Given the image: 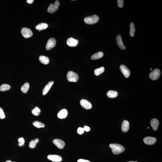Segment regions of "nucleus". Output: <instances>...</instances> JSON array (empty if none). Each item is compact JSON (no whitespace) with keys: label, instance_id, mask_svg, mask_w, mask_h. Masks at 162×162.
I'll return each instance as SVG.
<instances>
[{"label":"nucleus","instance_id":"nucleus-22","mask_svg":"<svg viewBox=\"0 0 162 162\" xmlns=\"http://www.w3.org/2000/svg\"><path fill=\"white\" fill-rule=\"evenodd\" d=\"M48 27V25L46 23H41L37 25L35 27V29L37 30H43L46 29Z\"/></svg>","mask_w":162,"mask_h":162},{"label":"nucleus","instance_id":"nucleus-19","mask_svg":"<svg viewBox=\"0 0 162 162\" xmlns=\"http://www.w3.org/2000/svg\"><path fill=\"white\" fill-rule=\"evenodd\" d=\"M39 59L40 62L44 64L47 65L49 62V59L47 56H40L39 57Z\"/></svg>","mask_w":162,"mask_h":162},{"label":"nucleus","instance_id":"nucleus-20","mask_svg":"<svg viewBox=\"0 0 162 162\" xmlns=\"http://www.w3.org/2000/svg\"><path fill=\"white\" fill-rule=\"evenodd\" d=\"M104 54L102 52H99L94 54L91 56L92 60H95L101 58L103 56Z\"/></svg>","mask_w":162,"mask_h":162},{"label":"nucleus","instance_id":"nucleus-23","mask_svg":"<svg viewBox=\"0 0 162 162\" xmlns=\"http://www.w3.org/2000/svg\"><path fill=\"white\" fill-rule=\"evenodd\" d=\"M29 83H26L23 85L21 88V90L24 94H26L29 89Z\"/></svg>","mask_w":162,"mask_h":162},{"label":"nucleus","instance_id":"nucleus-40","mask_svg":"<svg viewBox=\"0 0 162 162\" xmlns=\"http://www.w3.org/2000/svg\"><path fill=\"white\" fill-rule=\"evenodd\" d=\"M148 128H149V127H148Z\"/></svg>","mask_w":162,"mask_h":162},{"label":"nucleus","instance_id":"nucleus-36","mask_svg":"<svg viewBox=\"0 0 162 162\" xmlns=\"http://www.w3.org/2000/svg\"><path fill=\"white\" fill-rule=\"evenodd\" d=\"M34 0H27V3L29 4H32L34 2Z\"/></svg>","mask_w":162,"mask_h":162},{"label":"nucleus","instance_id":"nucleus-12","mask_svg":"<svg viewBox=\"0 0 162 162\" xmlns=\"http://www.w3.org/2000/svg\"><path fill=\"white\" fill-rule=\"evenodd\" d=\"M48 159L55 162H60L62 161V159L60 155H50L47 156Z\"/></svg>","mask_w":162,"mask_h":162},{"label":"nucleus","instance_id":"nucleus-7","mask_svg":"<svg viewBox=\"0 0 162 162\" xmlns=\"http://www.w3.org/2000/svg\"><path fill=\"white\" fill-rule=\"evenodd\" d=\"M56 44V39L54 38H51L48 40L46 46V49L47 51H49L54 47Z\"/></svg>","mask_w":162,"mask_h":162},{"label":"nucleus","instance_id":"nucleus-31","mask_svg":"<svg viewBox=\"0 0 162 162\" xmlns=\"http://www.w3.org/2000/svg\"><path fill=\"white\" fill-rule=\"evenodd\" d=\"M5 118V115L3 109L0 108V119H3Z\"/></svg>","mask_w":162,"mask_h":162},{"label":"nucleus","instance_id":"nucleus-11","mask_svg":"<svg viewBox=\"0 0 162 162\" xmlns=\"http://www.w3.org/2000/svg\"><path fill=\"white\" fill-rule=\"evenodd\" d=\"M143 141L146 144L148 145H152L155 143L156 139L154 137H147L143 139Z\"/></svg>","mask_w":162,"mask_h":162},{"label":"nucleus","instance_id":"nucleus-6","mask_svg":"<svg viewBox=\"0 0 162 162\" xmlns=\"http://www.w3.org/2000/svg\"><path fill=\"white\" fill-rule=\"evenodd\" d=\"M21 33L22 36L26 38L31 37L33 35V33L30 29L27 28H23L21 29Z\"/></svg>","mask_w":162,"mask_h":162},{"label":"nucleus","instance_id":"nucleus-27","mask_svg":"<svg viewBox=\"0 0 162 162\" xmlns=\"http://www.w3.org/2000/svg\"><path fill=\"white\" fill-rule=\"evenodd\" d=\"M33 124L35 127L38 128H44L45 126V125L44 124L38 121L34 122L33 123Z\"/></svg>","mask_w":162,"mask_h":162},{"label":"nucleus","instance_id":"nucleus-33","mask_svg":"<svg viewBox=\"0 0 162 162\" xmlns=\"http://www.w3.org/2000/svg\"><path fill=\"white\" fill-rule=\"evenodd\" d=\"M84 132V130L83 128L79 127L77 130V132L78 134L81 135L83 134Z\"/></svg>","mask_w":162,"mask_h":162},{"label":"nucleus","instance_id":"nucleus-29","mask_svg":"<svg viewBox=\"0 0 162 162\" xmlns=\"http://www.w3.org/2000/svg\"><path fill=\"white\" fill-rule=\"evenodd\" d=\"M40 112V109L38 107H35L32 110V114L35 116H38Z\"/></svg>","mask_w":162,"mask_h":162},{"label":"nucleus","instance_id":"nucleus-10","mask_svg":"<svg viewBox=\"0 0 162 162\" xmlns=\"http://www.w3.org/2000/svg\"><path fill=\"white\" fill-rule=\"evenodd\" d=\"M53 142L54 144L60 149L63 148L65 145L64 142H63L62 140L58 139H54Z\"/></svg>","mask_w":162,"mask_h":162},{"label":"nucleus","instance_id":"nucleus-14","mask_svg":"<svg viewBox=\"0 0 162 162\" xmlns=\"http://www.w3.org/2000/svg\"><path fill=\"white\" fill-rule=\"evenodd\" d=\"M116 40L117 41L116 44L118 45L120 48L123 50L126 49V46H125L123 43L121 35H117L116 38Z\"/></svg>","mask_w":162,"mask_h":162},{"label":"nucleus","instance_id":"nucleus-16","mask_svg":"<svg viewBox=\"0 0 162 162\" xmlns=\"http://www.w3.org/2000/svg\"><path fill=\"white\" fill-rule=\"evenodd\" d=\"M151 126L154 131H156L158 129L159 122L157 119H153L150 121Z\"/></svg>","mask_w":162,"mask_h":162},{"label":"nucleus","instance_id":"nucleus-13","mask_svg":"<svg viewBox=\"0 0 162 162\" xmlns=\"http://www.w3.org/2000/svg\"><path fill=\"white\" fill-rule=\"evenodd\" d=\"M78 40L72 38H70L68 39L67 44L68 46L71 47H75L78 45Z\"/></svg>","mask_w":162,"mask_h":162},{"label":"nucleus","instance_id":"nucleus-5","mask_svg":"<svg viewBox=\"0 0 162 162\" xmlns=\"http://www.w3.org/2000/svg\"><path fill=\"white\" fill-rule=\"evenodd\" d=\"M160 70L158 69H155L154 70L150 73L149 75V78L152 80H156L158 79L161 75Z\"/></svg>","mask_w":162,"mask_h":162},{"label":"nucleus","instance_id":"nucleus-35","mask_svg":"<svg viewBox=\"0 0 162 162\" xmlns=\"http://www.w3.org/2000/svg\"><path fill=\"white\" fill-rule=\"evenodd\" d=\"M78 162H91L89 161L86 160H85L83 159H79L78 161Z\"/></svg>","mask_w":162,"mask_h":162},{"label":"nucleus","instance_id":"nucleus-3","mask_svg":"<svg viewBox=\"0 0 162 162\" xmlns=\"http://www.w3.org/2000/svg\"><path fill=\"white\" fill-rule=\"evenodd\" d=\"M67 77L68 80L70 82H76L79 78V76L77 73L71 71L68 72Z\"/></svg>","mask_w":162,"mask_h":162},{"label":"nucleus","instance_id":"nucleus-1","mask_svg":"<svg viewBox=\"0 0 162 162\" xmlns=\"http://www.w3.org/2000/svg\"><path fill=\"white\" fill-rule=\"evenodd\" d=\"M114 154L118 155L121 154L125 151V148L122 146L117 143H111L109 145Z\"/></svg>","mask_w":162,"mask_h":162},{"label":"nucleus","instance_id":"nucleus-37","mask_svg":"<svg viewBox=\"0 0 162 162\" xmlns=\"http://www.w3.org/2000/svg\"><path fill=\"white\" fill-rule=\"evenodd\" d=\"M6 162H13L11 161L10 160H8L7 161H6Z\"/></svg>","mask_w":162,"mask_h":162},{"label":"nucleus","instance_id":"nucleus-25","mask_svg":"<svg viewBox=\"0 0 162 162\" xmlns=\"http://www.w3.org/2000/svg\"><path fill=\"white\" fill-rule=\"evenodd\" d=\"M105 71V68L103 67L96 69L94 71V74L96 76H98L100 75L102 73H103Z\"/></svg>","mask_w":162,"mask_h":162},{"label":"nucleus","instance_id":"nucleus-18","mask_svg":"<svg viewBox=\"0 0 162 162\" xmlns=\"http://www.w3.org/2000/svg\"><path fill=\"white\" fill-rule=\"evenodd\" d=\"M54 83L53 81H51L49 82L46 85L45 88H44L43 90L42 94L43 95H45L47 94L48 92L49 91L50 89L52 86L53 85Z\"/></svg>","mask_w":162,"mask_h":162},{"label":"nucleus","instance_id":"nucleus-21","mask_svg":"<svg viewBox=\"0 0 162 162\" xmlns=\"http://www.w3.org/2000/svg\"><path fill=\"white\" fill-rule=\"evenodd\" d=\"M118 95V93L115 91L110 90L107 93V95L108 97L110 98H114L117 97Z\"/></svg>","mask_w":162,"mask_h":162},{"label":"nucleus","instance_id":"nucleus-24","mask_svg":"<svg viewBox=\"0 0 162 162\" xmlns=\"http://www.w3.org/2000/svg\"><path fill=\"white\" fill-rule=\"evenodd\" d=\"M39 140L38 138L35 139V140H32L29 143V148H35L37 143L39 142Z\"/></svg>","mask_w":162,"mask_h":162},{"label":"nucleus","instance_id":"nucleus-39","mask_svg":"<svg viewBox=\"0 0 162 162\" xmlns=\"http://www.w3.org/2000/svg\"><path fill=\"white\" fill-rule=\"evenodd\" d=\"M150 71H152V68H151L150 69Z\"/></svg>","mask_w":162,"mask_h":162},{"label":"nucleus","instance_id":"nucleus-9","mask_svg":"<svg viewBox=\"0 0 162 162\" xmlns=\"http://www.w3.org/2000/svg\"><path fill=\"white\" fill-rule=\"evenodd\" d=\"M80 103L81 106L86 110H89L92 108V105L90 102L85 99H82L81 100Z\"/></svg>","mask_w":162,"mask_h":162},{"label":"nucleus","instance_id":"nucleus-15","mask_svg":"<svg viewBox=\"0 0 162 162\" xmlns=\"http://www.w3.org/2000/svg\"><path fill=\"white\" fill-rule=\"evenodd\" d=\"M129 128V124L128 121L124 120L122 124L121 129L123 132H126L128 131Z\"/></svg>","mask_w":162,"mask_h":162},{"label":"nucleus","instance_id":"nucleus-34","mask_svg":"<svg viewBox=\"0 0 162 162\" xmlns=\"http://www.w3.org/2000/svg\"><path fill=\"white\" fill-rule=\"evenodd\" d=\"M83 128V129L84 130V131H85L87 132H89V131L90 130V128L88 126H84V128Z\"/></svg>","mask_w":162,"mask_h":162},{"label":"nucleus","instance_id":"nucleus-38","mask_svg":"<svg viewBox=\"0 0 162 162\" xmlns=\"http://www.w3.org/2000/svg\"><path fill=\"white\" fill-rule=\"evenodd\" d=\"M137 162V161L134 162V161H129V162Z\"/></svg>","mask_w":162,"mask_h":162},{"label":"nucleus","instance_id":"nucleus-4","mask_svg":"<svg viewBox=\"0 0 162 162\" xmlns=\"http://www.w3.org/2000/svg\"><path fill=\"white\" fill-rule=\"evenodd\" d=\"M60 5V2L58 0H56L54 4H51L47 8V12L51 14L53 13L58 9Z\"/></svg>","mask_w":162,"mask_h":162},{"label":"nucleus","instance_id":"nucleus-32","mask_svg":"<svg viewBox=\"0 0 162 162\" xmlns=\"http://www.w3.org/2000/svg\"><path fill=\"white\" fill-rule=\"evenodd\" d=\"M117 4L118 7L120 8L123 7L124 5V0H118L117 1Z\"/></svg>","mask_w":162,"mask_h":162},{"label":"nucleus","instance_id":"nucleus-26","mask_svg":"<svg viewBox=\"0 0 162 162\" xmlns=\"http://www.w3.org/2000/svg\"><path fill=\"white\" fill-rule=\"evenodd\" d=\"M11 86L9 85L4 84L2 85L0 87V90L1 91L4 92L9 90L11 88Z\"/></svg>","mask_w":162,"mask_h":162},{"label":"nucleus","instance_id":"nucleus-28","mask_svg":"<svg viewBox=\"0 0 162 162\" xmlns=\"http://www.w3.org/2000/svg\"><path fill=\"white\" fill-rule=\"evenodd\" d=\"M130 35L132 37L134 36L135 32V28L134 24L133 23H131L130 24Z\"/></svg>","mask_w":162,"mask_h":162},{"label":"nucleus","instance_id":"nucleus-8","mask_svg":"<svg viewBox=\"0 0 162 162\" xmlns=\"http://www.w3.org/2000/svg\"><path fill=\"white\" fill-rule=\"evenodd\" d=\"M120 69L122 73L126 78H128L130 74V71L124 65H121L120 67Z\"/></svg>","mask_w":162,"mask_h":162},{"label":"nucleus","instance_id":"nucleus-2","mask_svg":"<svg viewBox=\"0 0 162 162\" xmlns=\"http://www.w3.org/2000/svg\"><path fill=\"white\" fill-rule=\"evenodd\" d=\"M99 20V17L97 15H94L91 16L86 17L84 18V21L86 24L91 25L97 23Z\"/></svg>","mask_w":162,"mask_h":162},{"label":"nucleus","instance_id":"nucleus-30","mask_svg":"<svg viewBox=\"0 0 162 162\" xmlns=\"http://www.w3.org/2000/svg\"><path fill=\"white\" fill-rule=\"evenodd\" d=\"M18 141L19 142L18 145L20 147L24 145L25 141L23 137H20L18 139Z\"/></svg>","mask_w":162,"mask_h":162},{"label":"nucleus","instance_id":"nucleus-17","mask_svg":"<svg viewBox=\"0 0 162 162\" xmlns=\"http://www.w3.org/2000/svg\"><path fill=\"white\" fill-rule=\"evenodd\" d=\"M68 115V111L66 109H63L60 111L57 114L58 118L63 119L66 118Z\"/></svg>","mask_w":162,"mask_h":162}]
</instances>
